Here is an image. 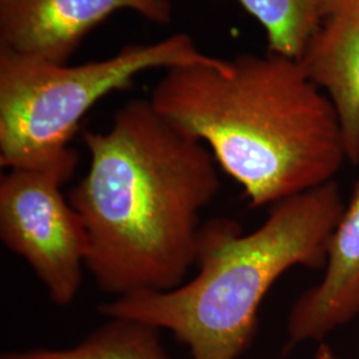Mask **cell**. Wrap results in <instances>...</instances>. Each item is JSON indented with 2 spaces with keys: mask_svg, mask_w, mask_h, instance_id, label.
<instances>
[{
  "mask_svg": "<svg viewBox=\"0 0 359 359\" xmlns=\"http://www.w3.org/2000/svg\"><path fill=\"white\" fill-rule=\"evenodd\" d=\"M132 11L170 23V0H0V48L68 63L83 40L111 15Z\"/></svg>",
  "mask_w": 359,
  "mask_h": 359,
  "instance_id": "obj_6",
  "label": "cell"
},
{
  "mask_svg": "<svg viewBox=\"0 0 359 359\" xmlns=\"http://www.w3.org/2000/svg\"><path fill=\"white\" fill-rule=\"evenodd\" d=\"M151 102L205 144L252 208L330 182L347 160L333 102L281 53L170 68Z\"/></svg>",
  "mask_w": 359,
  "mask_h": 359,
  "instance_id": "obj_2",
  "label": "cell"
},
{
  "mask_svg": "<svg viewBox=\"0 0 359 359\" xmlns=\"http://www.w3.org/2000/svg\"><path fill=\"white\" fill-rule=\"evenodd\" d=\"M262 26L270 52L298 59L317 26V0H238Z\"/></svg>",
  "mask_w": 359,
  "mask_h": 359,
  "instance_id": "obj_10",
  "label": "cell"
},
{
  "mask_svg": "<svg viewBox=\"0 0 359 359\" xmlns=\"http://www.w3.org/2000/svg\"><path fill=\"white\" fill-rule=\"evenodd\" d=\"M105 318L75 346L13 350L0 359H170L161 344V330L128 318Z\"/></svg>",
  "mask_w": 359,
  "mask_h": 359,
  "instance_id": "obj_9",
  "label": "cell"
},
{
  "mask_svg": "<svg viewBox=\"0 0 359 359\" xmlns=\"http://www.w3.org/2000/svg\"><path fill=\"white\" fill-rule=\"evenodd\" d=\"M339 116L347 161L359 164V0H317V26L298 57Z\"/></svg>",
  "mask_w": 359,
  "mask_h": 359,
  "instance_id": "obj_7",
  "label": "cell"
},
{
  "mask_svg": "<svg viewBox=\"0 0 359 359\" xmlns=\"http://www.w3.org/2000/svg\"><path fill=\"white\" fill-rule=\"evenodd\" d=\"M219 60L200 51L187 34L128 44L79 65L0 48V165H36L63 152L88 111L145 71Z\"/></svg>",
  "mask_w": 359,
  "mask_h": 359,
  "instance_id": "obj_4",
  "label": "cell"
},
{
  "mask_svg": "<svg viewBox=\"0 0 359 359\" xmlns=\"http://www.w3.org/2000/svg\"><path fill=\"white\" fill-rule=\"evenodd\" d=\"M77 161L68 147L36 165L6 169L0 179V240L26 261L56 306L76 299L87 269V231L63 193Z\"/></svg>",
  "mask_w": 359,
  "mask_h": 359,
  "instance_id": "obj_5",
  "label": "cell"
},
{
  "mask_svg": "<svg viewBox=\"0 0 359 359\" xmlns=\"http://www.w3.org/2000/svg\"><path fill=\"white\" fill-rule=\"evenodd\" d=\"M359 317V180L334 229L320 283L295 301L287 317V346L323 342Z\"/></svg>",
  "mask_w": 359,
  "mask_h": 359,
  "instance_id": "obj_8",
  "label": "cell"
},
{
  "mask_svg": "<svg viewBox=\"0 0 359 359\" xmlns=\"http://www.w3.org/2000/svg\"><path fill=\"white\" fill-rule=\"evenodd\" d=\"M345 206L333 180L271 205L250 233L231 218L209 219L198 233L194 278L169 292L114 298L99 311L169 332L192 359H238L253 342L265 295L283 273L325 269Z\"/></svg>",
  "mask_w": 359,
  "mask_h": 359,
  "instance_id": "obj_3",
  "label": "cell"
},
{
  "mask_svg": "<svg viewBox=\"0 0 359 359\" xmlns=\"http://www.w3.org/2000/svg\"><path fill=\"white\" fill-rule=\"evenodd\" d=\"M83 142L90 167L68 200L87 231L95 283L115 298L179 287L221 188L213 154L151 99L129 100Z\"/></svg>",
  "mask_w": 359,
  "mask_h": 359,
  "instance_id": "obj_1",
  "label": "cell"
},
{
  "mask_svg": "<svg viewBox=\"0 0 359 359\" xmlns=\"http://www.w3.org/2000/svg\"><path fill=\"white\" fill-rule=\"evenodd\" d=\"M314 359H342L341 357H338L335 353H334L333 350H332V347L329 346V345H326L325 342H320V345H318V348H317V351H316V355H314Z\"/></svg>",
  "mask_w": 359,
  "mask_h": 359,
  "instance_id": "obj_11",
  "label": "cell"
}]
</instances>
